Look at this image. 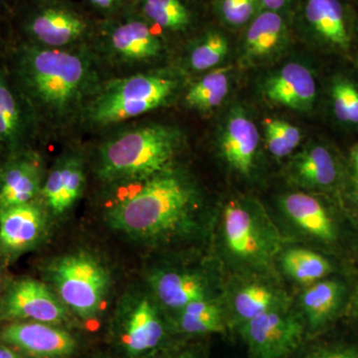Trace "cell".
Instances as JSON below:
<instances>
[{
	"label": "cell",
	"instance_id": "obj_1",
	"mask_svg": "<svg viewBox=\"0 0 358 358\" xmlns=\"http://www.w3.org/2000/svg\"><path fill=\"white\" fill-rule=\"evenodd\" d=\"M17 73L32 107L55 127L87 109L99 91L95 64L84 52L26 46L18 59Z\"/></svg>",
	"mask_w": 358,
	"mask_h": 358
},
{
	"label": "cell",
	"instance_id": "obj_2",
	"mask_svg": "<svg viewBox=\"0 0 358 358\" xmlns=\"http://www.w3.org/2000/svg\"><path fill=\"white\" fill-rule=\"evenodd\" d=\"M193 192L169 171L148 178L134 196L108 214L110 227L134 238L152 239L183 227L190 219Z\"/></svg>",
	"mask_w": 358,
	"mask_h": 358
},
{
	"label": "cell",
	"instance_id": "obj_3",
	"mask_svg": "<svg viewBox=\"0 0 358 358\" xmlns=\"http://www.w3.org/2000/svg\"><path fill=\"white\" fill-rule=\"evenodd\" d=\"M178 141L173 129L160 124L129 129L101 148L99 174L109 181L152 178L167 171Z\"/></svg>",
	"mask_w": 358,
	"mask_h": 358
},
{
	"label": "cell",
	"instance_id": "obj_4",
	"mask_svg": "<svg viewBox=\"0 0 358 358\" xmlns=\"http://www.w3.org/2000/svg\"><path fill=\"white\" fill-rule=\"evenodd\" d=\"M178 83L157 74H138L99 89L87 107L96 126H109L145 114L166 103Z\"/></svg>",
	"mask_w": 358,
	"mask_h": 358
},
{
	"label": "cell",
	"instance_id": "obj_5",
	"mask_svg": "<svg viewBox=\"0 0 358 358\" xmlns=\"http://www.w3.org/2000/svg\"><path fill=\"white\" fill-rule=\"evenodd\" d=\"M59 299L83 319L100 312L109 289V273L94 257L75 254L63 257L51 268Z\"/></svg>",
	"mask_w": 358,
	"mask_h": 358
},
{
	"label": "cell",
	"instance_id": "obj_6",
	"mask_svg": "<svg viewBox=\"0 0 358 358\" xmlns=\"http://www.w3.org/2000/svg\"><path fill=\"white\" fill-rule=\"evenodd\" d=\"M241 334L254 358H285L300 345L303 326L280 308L243 322Z\"/></svg>",
	"mask_w": 358,
	"mask_h": 358
},
{
	"label": "cell",
	"instance_id": "obj_7",
	"mask_svg": "<svg viewBox=\"0 0 358 358\" xmlns=\"http://www.w3.org/2000/svg\"><path fill=\"white\" fill-rule=\"evenodd\" d=\"M66 307L43 282L21 279L9 287L0 303V317L15 322L58 324L65 320Z\"/></svg>",
	"mask_w": 358,
	"mask_h": 358
},
{
	"label": "cell",
	"instance_id": "obj_8",
	"mask_svg": "<svg viewBox=\"0 0 358 358\" xmlns=\"http://www.w3.org/2000/svg\"><path fill=\"white\" fill-rule=\"evenodd\" d=\"M223 233L226 246L240 261L263 263L272 253L263 223L238 201H230L224 208Z\"/></svg>",
	"mask_w": 358,
	"mask_h": 358
},
{
	"label": "cell",
	"instance_id": "obj_9",
	"mask_svg": "<svg viewBox=\"0 0 358 358\" xmlns=\"http://www.w3.org/2000/svg\"><path fill=\"white\" fill-rule=\"evenodd\" d=\"M120 341L131 357H140L162 343L164 327L157 308L147 298H131L120 312Z\"/></svg>",
	"mask_w": 358,
	"mask_h": 358
},
{
	"label": "cell",
	"instance_id": "obj_10",
	"mask_svg": "<svg viewBox=\"0 0 358 358\" xmlns=\"http://www.w3.org/2000/svg\"><path fill=\"white\" fill-rule=\"evenodd\" d=\"M1 339L36 358L65 357L76 348V341L70 334L44 322H11L2 329Z\"/></svg>",
	"mask_w": 358,
	"mask_h": 358
},
{
	"label": "cell",
	"instance_id": "obj_11",
	"mask_svg": "<svg viewBox=\"0 0 358 358\" xmlns=\"http://www.w3.org/2000/svg\"><path fill=\"white\" fill-rule=\"evenodd\" d=\"M105 38L110 53L126 63L152 60L164 49L154 27L141 15L117 21L108 28Z\"/></svg>",
	"mask_w": 358,
	"mask_h": 358
},
{
	"label": "cell",
	"instance_id": "obj_12",
	"mask_svg": "<svg viewBox=\"0 0 358 358\" xmlns=\"http://www.w3.org/2000/svg\"><path fill=\"white\" fill-rule=\"evenodd\" d=\"M298 15L301 27L315 38L348 50L350 27L343 0H299Z\"/></svg>",
	"mask_w": 358,
	"mask_h": 358
},
{
	"label": "cell",
	"instance_id": "obj_13",
	"mask_svg": "<svg viewBox=\"0 0 358 358\" xmlns=\"http://www.w3.org/2000/svg\"><path fill=\"white\" fill-rule=\"evenodd\" d=\"M45 225L44 211L33 202L0 209V252L15 256L31 249L41 239Z\"/></svg>",
	"mask_w": 358,
	"mask_h": 358
},
{
	"label": "cell",
	"instance_id": "obj_14",
	"mask_svg": "<svg viewBox=\"0 0 358 358\" xmlns=\"http://www.w3.org/2000/svg\"><path fill=\"white\" fill-rule=\"evenodd\" d=\"M26 29L41 46L63 48L83 38L88 31V23L69 8L52 6L33 13Z\"/></svg>",
	"mask_w": 358,
	"mask_h": 358
},
{
	"label": "cell",
	"instance_id": "obj_15",
	"mask_svg": "<svg viewBox=\"0 0 358 358\" xmlns=\"http://www.w3.org/2000/svg\"><path fill=\"white\" fill-rule=\"evenodd\" d=\"M265 94L272 102L308 112L315 103L317 86L315 78L306 66L289 63L268 80Z\"/></svg>",
	"mask_w": 358,
	"mask_h": 358
},
{
	"label": "cell",
	"instance_id": "obj_16",
	"mask_svg": "<svg viewBox=\"0 0 358 358\" xmlns=\"http://www.w3.org/2000/svg\"><path fill=\"white\" fill-rule=\"evenodd\" d=\"M259 145L256 124L244 113H233L228 117L221 136L224 159L237 173L249 176L254 167Z\"/></svg>",
	"mask_w": 358,
	"mask_h": 358
},
{
	"label": "cell",
	"instance_id": "obj_17",
	"mask_svg": "<svg viewBox=\"0 0 358 358\" xmlns=\"http://www.w3.org/2000/svg\"><path fill=\"white\" fill-rule=\"evenodd\" d=\"M85 185L84 166L77 157L61 159L42 188L45 202L55 215L65 213L79 199Z\"/></svg>",
	"mask_w": 358,
	"mask_h": 358
},
{
	"label": "cell",
	"instance_id": "obj_18",
	"mask_svg": "<svg viewBox=\"0 0 358 358\" xmlns=\"http://www.w3.org/2000/svg\"><path fill=\"white\" fill-rule=\"evenodd\" d=\"M40 185L38 162L29 157H14L0 171V209L32 202Z\"/></svg>",
	"mask_w": 358,
	"mask_h": 358
},
{
	"label": "cell",
	"instance_id": "obj_19",
	"mask_svg": "<svg viewBox=\"0 0 358 358\" xmlns=\"http://www.w3.org/2000/svg\"><path fill=\"white\" fill-rule=\"evenodd\" d=\"M289 29L287 16L263 9L246 26L243 40L245 53L252 59H263L277 53L287 43Z\"/></svg>",
	"mask_w": 358,
	"mask_h": 358
},
{
	"label": "cell",
	"instance_id": "obj_20",
	"mask_svg": "<svg viewBox=\"0 0 358 358\" xmlns=\"http://www.w3.org/2000/svg\"><path fill=\"white\" fill-rule=\"evenodd\" d=\"M282 208L308 234L326 242L336 239L333 221L319 200L312 195L301 192L286 195L282 199Z\"/></svg>",
	"mask_w": 358,
	"mask_h": 358
},
{
	"label": "cell",
	"instance_id": "obj_21",
	"mask_svg": "<svg viewBox=\"0 0 358 358\" xmlns=\"http://www.w3.org/2000/svg\"><path fill=\"white\" fill-rule=\"evenodd\" d=\"M152 289L167 308L179 310L192 301L208 299L206 282L192 273L160 272L150 279Z\"/></svg>",
	"mask_w": 358,
	"mask_h": 358
},
{
	"label": "cell",
	"instance_id": "obj_22",
	"mask_svg": "<svg viewBox=\"0 0 358 358\" xmlns=\"http://www.w3.org/2000/svg\"><path fill=\"white\" fill-rule=\"evenodd\" d=\"M136 6L141 17L162 31L183 33L194 25L187 0H136Z\"/></svg>",
	"mask_w": 358,
	"mask_h": 358
},
{
	"label": "cell",
	"instance_id": "obj_23",
	"mask_svg": "<svg viewBox=\"0 0 358 358\" xmlns=\"http://www.w3.org/2000/svg\"><path fill=\"white\" fill-rule=\"evenodd\" d=\"M343 287L338 282L319 281L310 285L301 294V308L313 329L326 326L334 317L343 299Z\"/></svg>",
	"mask_w": 358,
	"mask_h": 358
},
{
	"label": "cell",
	"instance_id": "obj_24",
	"mask_svg": "<svg viewBox=\"0 0 358 358\" xmlns=\"http://www.w3.org/2000/svg\"><path fill=\"white\" fill-rule=\"evenodd\" d=\"M294 176L301 185L327 187L336 181L338 171L333 155L322 145L308 148L294 160Z\"/></svg>",
	"mask_w": 358,
	"mask_h": 358
},
{
	"label": "cell",
	"instance_id": "obj_25",
	"mask_svg": "<svg viewBox=\"0 0 358 358\" xmlns=\"http://www.w3.org/2000/svg\"><path fill=\"white\" fill-rule=\"evenodd\" d=\"M26 129V117L15 90L0 72V143L14 148L20 145Z\"/></svg>",
	"mask_w": 358,
	"mask_h": 358
},
{
	"label": "cell",
	"instance_id": "obj_26",
	"mask_svg": "<svg viewBox=\"0 0 358 358\" xmlns=\"http://www.w3.org/2000/svg\"><path fill=\"white\" fill-rule=\"evenodd\" d=\"M233 307L237 317L243 322L275 308H284L279 293L259 282H253L240 289L235 294Z\"/></svg>",
	"mask_w": 358,
	"mask_h": 358
},
{
	"label": "cell",
	"instance_id": "obj_27",
	"mask_svg": "<svg viewBox=\"0 0 358 358\" xmlns=\"http://www.w3.org/2000/svg\"><path fill=\"white\" fill-rule=\"evenodd\" d=\"M286 274L301 284L312 285L331 272V266L324 257L307 249L288 250L282 257Z\"/></svg>",
	"mask_w": 358,
	"mask_h": 358
},
{
	"label": "cell",
	"instance_id": "obj_28",
	"mask_svg": "<svg viewBox=\"0 0 358 358\" xmlns=\"http://www.w3.org/2000/svg\"><path fill=\"white\" fill-rule=\"evenodd\" d=\"M229 80L225 69H216L192 85L185 96L186 105L207 112L215 109L226 98Z\"/></svg>",
	"mask_w": 358,
	"mask_h": 358
},
{
	"label": "cell",
	"instance_id": "obj_29",
	"mask_svg": "<svg viewBox=\"0 0 358 358\" xmlns=\"http://www.w3.org/2000/svg\"><path fill=\"white\" fill-rule=\"evenodd\" d=\"M178 322L186 334L220 333L224 329L220 308L209 299L192 301L181 308Z\"/></svg>",
	"mask_w": 358,
	"mask_h": 358
},
{
	"label": "cell",
	"instance_id": "obj_30",
	"mask_svg": "<svg viewBox=\"0 0 358 358\" xmlns=\"http://www.w3.org/2000/svg\"><path fill=\"white\" fill-rule=\"evenodd\" d=\"M229 52V40L216 29L205 32L193 44L189 52V64L193 70L205 71L222 62Z\"/></svg>",
	"mask_w": 358,
	"mask_h": 358
},
{
	"label": "cell",
	"instance_id": "obj_31",
	"mask_svg": "<svg viewBox=\"0 0 358 358\" xmlns=\"http://www.w3.org/2000/svg\"><path fill=\"white\" fill-rule=\"evenodd\" d=\"M214 10L228 27H246L263 10L260 0H214Z\"/></svg>",
	"mask_w": 358,
	"mask_h": 358
},
{
	"label": "cell",
	"instance_id": "obj_32",
	"mask_svg": "<svg viewBox=\"0 0 358 358\" xmlns=\"http://www.w3.org/2000/svg\"><path fill=\"white\" fill-rule=\"evenodd\" d=\"M334 114L339 121L358 124V90L346 81H338L331 90Z\"/></svg>",
	"mask_w": 358,
	"mask_h": 358
},
{
	"label": "cell",
	"instance_id": "obj_33",
	"mask_svg": "<svg viewBox=\"0 0 358 358\" xmlns=\"http://www.w3.org/2000/svg\"><path fill=\"white\" fill-rule=\"evenodd\" d=\"M266 145L268 152L277 157H287L294 150L285 140L284 136L275 124V120H270L266 124Z\"/></svg>",
	"mask_w": 358,
	"mask_h": 358
},
{
	"label": "cell",
	"instance_id": "obj_34",
	"mask_svg": "<svg viewBox=\"0 0 358 358\" xmlns=\"http://www.w3.org/2000/svg\"><path fill=\"white\" fill-rule=\"evenodd\" d=\"M310 358H358V346H334L320 350Z\"/></svg>",
	"mask_w": 358,
	"mask_h": 358
},
{
	"label": "cell",
	"instance_id": "obj_35",
	"mask_svg": "<svg viewBox=\"0 0 358 358\" xmlns=\"http://www.w3.org/2000/svg\"><path fill=\"white\" fill-rule=\"evenodd\" d=\"M275 124H277L278 128L284 136L285 140L289 143V147L294 150L300 145V129L294 127V124H289L288 122L281 121V120H275Z\"/></svg>",
	"mask_w": 358,
	"mask_h": 358
},
{
	"label": "cell",
	"instance_id": "obj_36",
	"mask_svg": "<svg viewBox=\"0 0 358 358\" xmlns=\"http://www.w3.org/2000/svg\"><path fill=\"white\" fill-rule=\"evenodd\" d=\"M90 6L101 13H114L122 8L127 0H87Z\"/></svg>",
	"mask_w": 358,
	"mask_h": 358
},
{
	"label": "cell",
	"instance_id": "obj_37",
	"mask_svg": "<svg viewBox=\"0 0 358 358\" xmlns=\"http://www.w3.org/2000/svg\"><path fill=\"white\" fill-rule=\"evenodd\" d=\"M294 1V0H260L261 6L265 10L275 11L287 17L293 8Z\"/></svg>",
	"mask_w": 358,
	"mask_h": 358
},
{
	"label": "cell",
	"instance_id": "obj_38",
	"mask_svg": "<svg viewBox=\"0 0 358 358\" xmlns=\"http://www.w3.org/2000/svg\"><path fill=\"white\" fill-rule=\"evenodd\" d=\"M0 358H22L11 348L0 345Z\"/></svg>",
	"mask_w": 358,
	"mask_h": 358
},
{
	"label": "cell",
	"instance_id": "obj_39",
	"mask_svg": "<svg viewBox=\"0 0 358 358\" xmlns=\"http://www.w3.org/2000/svg\"><path fill=\"white\" fill-rule=\"evenodd\" d=\"M352 164L353 169H355V183H357L358 188V145L355 147L352 152Z\"/></svg>",
	"mask_w": 358,
	"mask_h": 358
},
{
	"label": "cell",
	"instance_id": "obj_40",
	"mask_svg": "<svg viewBox=\"0 0 358 358\" xmlns=\"http://www.w3.org/2000/svg\"><path fill=\"white\" fill-rule=\"evenodd\" d=\"M173 358H194L192 357V355H178V357H173Z\"/></svg>",
	"mask_w": 358,
	"mask_h": 358
},
{
	"label": "cell",
	"instance_id": "obj_41",
	"mask_svg": "<svg viewBox=\"0 0 358 358\" xmlns=\"http://www.w3.org/2000/svg\"><path fill=\"white\" fill-rule=\"evenodd\" d=\"M0 289H1V279H0Z\"/></svg>",
	"mask_w": 358,
	"mask_h": 358
}]
</instances>
